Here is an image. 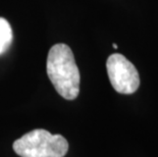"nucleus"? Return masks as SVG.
Here are the masks:
<instances>
[{"label": "nucleus", "mask_w": 158, "mask_h": 157, "mask_svg": "<svg viewBox=\"0 0 158 157\" xmlns=\"http://www.w3.org/2000/svg\"><path fill=\"white\" fill-rule=\"evenodd\" d=\"M47 75L57 93L73 100L80 93V71L72 49L66 44L53 45L47 56Z\"/></svg>", "instance_id": "f257e3e1"}, {"label": "nucleus", "mask_w": 158, "mask_h": 157, "mask_svg": "<svg viewBox=\"0 0 158 157\" xmlns=\"http://www.w3.org/2000/svg\"><path fill=\"white\" fill-rule=\"evenodd\" d=\"M12 30L5 19L0 18V54L7 51L12 42Z\"/></svg>", "instance_id": "20e7f679"}, {"label": "nucleus", "mask_w": 158, "mask_h": 157, "mask_svg": "<svg viewBox=\"0 0 158 157\" xmlns=\"http://www.w3.org/2000/svg\"><path fill=\"white\" fill-rule=\"evenodd\" d=\"M106 68L113 89L120 94H133L140 86V76L135 65L119 53H114L106 61Z\"/></svg>", "instance_id": "7ed1b4c3"}, {"label": "nucleus", "mask_w": 158, "mask_h": 157, "mask_svg": "<svg viewBox=\"0 0 158 157\" xmlns=\"http://www.w3.org/2000/svg\"><path fill=\"white\" fill-rule=\"evenodd\" d=\"M13 150L21 157H63L69 151V143L61 135H52L37 129L27 133L13 143Z\"/></svg>", "instance_id": "f03ea898"}, {"label": "nucleus", "mask_w": 158, "mask_h": 157, "mask_svg": "<svg viewBox=\"0 0 158 157\" xmlns=\"http://www.w3.org/2000/svg\"><path fill=\"white\" fill-rule=\"evenodd\" d=\"M112 46H113V48L117 49V44H115V43H113V44H112Z\"/></svg>", "instance_id": "39448f33"}]
</instances>
